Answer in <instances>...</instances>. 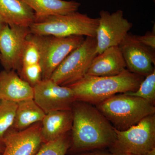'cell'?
<instances>
[{
	"label": "cell",
	"mask_w": 155,
	"mask_h": 155,
	"mask_svg": "<svg viewBox=\"0 0 155 155\" xmlns=\"http://www.w3.org/2000/svg\"><path fill=\"white\" fill-rule=\"evenodd\" d=\"M72 110V137L69 150L82 153L111 146L116 138L115 128L95 105L75 101Z\"/></svg>",
	"instance_id": "1"
},
{
	"label": "cell",
	"mask_w": 155,
	"mask_h": 155,
	"mask_svg": "<svg viewBox=\"0 0 155 155\" xmlns=\"http://www.w3.org/2000/svg\"><path fill=\"white\" fill-rule=\"evenodd\" d=\"M144 78L126 69L114 76L85 75L68 86L73 91L76 101L96 105L115 95L136 91Z\"/></svg>",
	"instance_id": "2"
},
{
	"label": "cell",
	"mask_w": 155,
	"mask_h": 155,
	"mask_svg": "<svg viewBox=\"0 0 155 155\" xmlns=\"http://www.w3.org/2000/svg\"><path fill=\"white\" fill-rule=\"evenodd\" d=\"M95 107L116 130L122 131L155 114L154 104L125 93L113 96Z\"/></svg>",
	"instance_id": "3"
},
{
	"label": "cell",
	"mask_w": 155,
	"mask_h": 155,
	"mask_svg": "<svg viewBox=\"0 0 155 155\" xmlns=\"http://www.w3.org/2000/svg\"><path fill=\"white\" fill-rule=\"evenodd\" d=\"M99 18L76 11L65 15L35 18L29 26L30 33L40 35L96 37Z\"/></svg>",
	"instance_id": "4"
},
{
	"label": "cell",
	"mask_w": 155,
	"mask_h": 155,
	"mask_svg": "<svg viewBox=\"0 0 155 155\" xmlns=\"http://www.w3.org/2000/svg\"><path fill=\"white\" fill-rule=\"evenodd\" d=\"M115 132L116 138L109 148L110 152L115 155H144L155 147V114L147 116L127 130L115 129Z\"/></svg>",
	"instance_id": "5"
},
{
	"label": "cell",
	"mask_w": 155,
	"mask_h": 155,
	"mask_svg": "<svg viewBox=\"0 0 155 155\" xmlns=\"http://www.w3.org/2000/svg\"><path fill=\"white\" fill-rule=\"evenodd\" d=\"M96 37H86L82 44L73 50L54 70L50 79L61 86H68L86 75L97 55Z\"/></svg>",
	"instance_id": "6"
},
{
	"label": "cell",
	"mask_w": 155,
	"mask_h": 155,
	"mask_svg": "<svg viewBox=\"0 0 155 155\" xmlns=\"http://www.w3.org/2000/svg\"><path fill=\"white\" fill-rule=\"evenodd\" d=\"M32 35L40 51L42 79L50 78L61 62L73 50L82 44L85 39L84 36L78 35L57 37Z\"/></svg>",
	"instance_id": "7"
},
{
	"label": "cell",
	"mask_w": 155,
	"mask_h": 155,
	"mask_svg": "<svg viewBox=\"0 0 155 155\" xmlns=\"http://www.w3.org/2000/svg\"><path fill=\"white\" fill-rule=\"evenodd\" d=\"M99 14L96 34L97 54L108 48L118 46L133 26L132 23L124 18L122 10L112 14L101 10Z\"/></svg>",
	"instance_id": "8"
},
{
	"label": "cell",
	"mask_w": 155,
	"mask_h": 155,
	"mask_svg": "<svg viewBox=\"0 0 155 155\" xmlns=\"http://www.w3.org/2000/svg\"><path fill=\"white\" fill-rule=\"evenodd\" d=\"M33 99L45 114L52 111L72 110L76 101L68 86H61L51 79H42L33 87Z\"/></svg>",
	"instance_id": "9"
},
{
	"label": "cell",
	"mask_w": 155,
	"mask_h": 155,
	"mask_svg": "<svg viewBox=\"0 0 155 155\" xmlns=\"http://www.w3.org/2000/svg\"><path fill=\"white\" fill-rule=\"evenodd\" d=\"M30 33L29 27L7 24L0 30V62L5 70L20 71L23 47Z\"/></svg>",
	"instance_id": "10"
},
{
	"label": "cell",
	"mask_w": 155,
	"mask_h": 155,
	"mask_svg": "<svg viewBox=\"0 0 155 155\" xmlns=\"http://www.w3.org/2000/svg\"><path fill=\"white\" fill-rule=\"evenodd\" d=\"M118 46L130 72L145 77L155 70L154 51L140 43L135 35L128 33Z\"/></svg>",
	"instance_id": "11"
},
{
	"label": "cell",
	"mask_w": 155,
	"mask_h": 155,
	"mask_svg": "<svg viewBox=\"0 0 155 155\" xmlns=\"http://www.w3.org/2000/svg\"><path fill=\"white\" fill-rule=\"evenodd\" d=\"M41 130V122L19 131L10 128L4 137L2 155H35L44 143Z\"/></svg>",
	"instance_id": "12"
},
{
	"label": "cell",
	"mask_w": 155,
	"mask_h": 155,
	"mask_svg": "<svg viewBox=\"0 0 155 155\" xmlns=\"http://www.w3.org/2000/svg\"><path fill=\"white\" fill-rule=\"evenodd\" d=\"M126 69V64L119 46H113L106 49L95 57L86 75L114 76Z\"/></svg>",
	"instance_id": "13"
},
{
	"label": "cell",
	"mask_w": 155,
	"mask_h": 155,
	"mask_svg": "<svg viewBox=\"0 0 155 155\" xmlns=\"http://www.w3.org/2000/svg\"><path fill=\"white\" fill-rule=\"evenodd\" d=\"M33 87L14 70L0 72V100L18 103L33 99Z\"/></svg>",
	"instance_id": "14"
},
{
	"label": "cell",
	"mask_w": 155,
	"mask_h": 155,
	"mask_svg": "<svg viewBox=\"0 0 155 155\" xmlns=\"http://www.w3.org/2000/svg\"><path fill=\"white\" fill-rule=\"evenodd\" d=\"M72 110L52 111L46 114L41 122L44 142L51 141L68 133L72 127Z\"/></svg>",
	"instance_id": "15"
},
{
	"label": "cell",
	"mask_w": 155,
	"mask_h": 155,
	"mask_svg": "<svg viewBox=\"0 0 155 155\" xmlns=\"http://www.w3.org/2000/svg\"><path fill=\"white\" fill-rule=\"evenodd\" d=\"M0 17L11 27H29L35 19L34 12L23 0H0Z\"/></svg>",
	"instance_id": "16"
},
{
	"label": "cell",
	"mask_w": 155,
	"mask_h": 155,
	"mask_svg": "<svg viewBox=\"0 0 155 155\" xmlns=\"http://www.w3.org/2000/svg\"><path fill=\"white\" fill-rule=\"evenodd\" d=\"M32 9L35 18L65 15L78 11L80 3L65 0H23Z\"/></svg>",
	"instance_id": "17"
},
{
	"label": "cell",
	"mask_w": 155,
	"mask_h": 155,
	"mask_svg": "<svg viewBox=\"0 0 155 155\" xmlns=\"http://www.w3.org/2000/svg\"><path fill=\"white\" fill-rule=\"evenodd\" d=\"M45 113L35 103L33 99L17 103L14 124L11 128L21 130L41 122Z\"/></svg>",
	"instance_id": "18"
},
{
	"label": "cell",
	"mask_w": 155,
	"mask_h": 155,
	"mask_svg": "<svg viewBox=\"0 0 155 155\" xmlns=\"http://www.w3.org/2000/svg\"><path fill=\"white\" fill-rule=\"evenodd\" d=\"M17 103L0 100V144L3 146V140L6 132L14 124Z\"/></svg>",
	"instance_id": "19"
},
{
	"label": "cell",
	"mask_w": 155,
	"mask_h": 155,
	"mask_svg": "<svg viewBox=\"0 0 155 155\" xmlns=\"http://www.w3.org/2000/svg\"><path fill=\"white\" fill-rule=\"evenodd\" d=\"M67 133L58 138L44 143L35 155H66L70 146Z\"/></svg>",
	"instance_id": "20"
},
{
	"label": "cell",
	"mask_w": 155,
	"mask_h": 155,
	"mask_svg": "<svg viewBox=\"0 0 155 155\" xmlns=\"http://www.w3.org/2000/svg\"><path fill=\"white\" fill-rule=\"evenodd\" d=\"M40 60L41 53L39 48L32 34L30 33L26 38L23 47L21 67L40 64Z\"/></svg>",
	"instance_id": "21"
},
{
	"label": "cell",
	"mask_w": 155,
	"mask_h": 155,
	"mask_svg": "<svg viewBox=\"0 0 155 155\" xmlns=\"http://www.w3.org/2000/svg\"><path fill=\"white\" fill-rule=\"evenodd\" d=\"M126 94L141 98L155 104V70L144 78L135 91L125 93Z\"/></svg>",
	"instance_id": "22"
},
{
	"label": "cell",
	"mask_w": 155,
	"mask_h": 155,
	"mask_svg": "<svg viewBox=\"0 0 155 155\" xmlns=\"http://www.w3.org/2000/svg\"><path fill=\"white\" fill-rule=\"evenodd\" d=\"M18 73L22 79L33 87L42 80V70L40 64L22 66Z\"/></svg>",
	"instance_id": "23"
},
{
	"label": "cell",
	"mask_w": 155,
	"mask_h": 155,
	"mask_svg": "<svg viewBox=\"0 0 155 155\" xmlns=\"http://www.w3.org/2000/svg\"><path fill=\"white\" fill-rule=\"evenodd\" d=\"M137 39L145 46L155 51V28L153 27L152 31H148L144 35L139 36L135 35Z\"/></svg>",
	"instance_id": "24"
},
{
	"label": "cell",
	"mask_w": 155,
	"mask_h": 155,
	"mask_svg": "<svg viewBox=\"0 0 155 155\" xmlns=\"http://www.w3.org/2000/svg\"><path fill=\"white\" fill-rule=\"evenodd\" d=\"M75 155H114L110 152L102 151L98 150L89 151L84 152Z\"/></svg>",
	"instance_id": "25"
},
{
	"label": "cell",
	"mask_w": 155,
	"mask_h": 155,
	"mask_svg": "<svg viewBox=\"0 0 155 155\" xmlns=\"http://www.w3.org/2000/svg\"><path fill=\"white\" fill-rule=\"evenodd\" d=\"M144 155H155V147L148 152Z\"/></svg>",
	"instance_id": "26"
},
{
	"label": "cell",
	"mask_w": 155,
	"mask_h": 155,
	"mask_svg": "<svg viewBox=\"0 0 155 155\" xmlns=\"http://www.w3.org/2000/svg\"><path fill=\"white\" fill-rule=\"evenodd\" d=\"M6 23L4 22L2 19L1 17H0V30L2 28L3 26L5 25Z\"/></svg>",
	"instance_id": "27"
},
{
	"label": "cell",
	"mask_w": 155,
	"mask_h": 155,
	"mask_svg": "<svg viewBox=\"0 0 155 155\" xmlns=\"http://www.w3.org/2000/svg\"><path fill=\"white\" fill-rule=\"evenodd\" d=\"M4 150V147L0 144V153H2Z\"/></svg>",
	"instance_id": "28"
},
{
	"label": "cell",
	"mask_w": 155,
	"mask_h": 155,
	"mask_svg": "<svg viewBox=\"0 0 155 155\" xmlns=\"http://www.w3.org/2000/svg\"><path fill=\"white\" fill-rule=\"evenodd\" d=\"M115 155H135L131 154H129V153H122V154H119Z\"/></svg>",
	"instance_id": "29"
},
{
	"label": "cell",
	"mask_w": 155,
	"mask_h": 155,
	"mask_svg": "<svg viewBox=\"0 0 155 155\" xmlns=\"http://www.w3.org/2000/svg\"><path fill=\"white\" fill-rule=\"evenodd\" d=\"M0 59H1V54H0Z\"/></svg>",
	"instance_id": "30"
}]
</instances>
